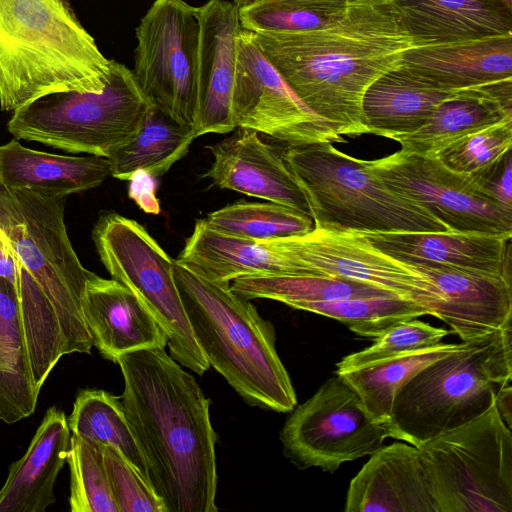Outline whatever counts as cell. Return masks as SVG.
I'll use <instances>...</instances> for the list:
<instances>
[{
    "label": "cell",
    "mask_w": 512,
    "mask_h": 512,
    "mask_svg": "<svg viewBox=\"0 0 512 512\" xmlns=\"http://www.w3.org/2000/svg\"><path fill=\"white\" fill-rule=\"evenodd\" d=\"M252 36L300 101L339 135L352 137L368 134L362 114L366 90L420 46L392 0H346L322 27Z\"/></svg>",
    "instance_id": "obj_1"
},
{
    "label": "cell",
    "mask_w": 512,
    "mask_h": 512,
    "mask_svg": "<svg viewBox=\"0 0 512 512\" xmlns=\"http://www.w3.org/2000/svg\"><path fill=\"white\" fill-rule=\"evenodd\" d=\"M124 412L167 512H216L210 399L164 347L120 355Z\"/></svg>",
    "instance_id": "obj_2"
},
{
    "label": "cell",
    "mask_w": 512,
    "mask_h": 512,
    "mask_svg": "<svg viewBox=\"0 0 512 512\" xmlns=\"http://www.w3.org/2000/svg\"><path fill=\"white\" fill-rule=\"evenodd\" d=\"M67 197L50 198L0 184V230L17 260L18 295L30 373L44 381L63 355L90 354L82 299L92 274L65 225Z\"/></svg>",
    "instance_id": "obj_3"
},
{
    "label": "cell",
    "mask_w": 512,
    "mask_h": 512,
    "mask_svg": "<svg viewBox=\"0 0 512 512\" xmlns=\"http://www.w3.org/2000/svg\"><path fill=\"white\" fill-rule=\"evenodd\" d=\"M111 60L67 0H0V108L55 92L100 93Z\"/></svg>",
    "instance_id": "obj_4"
},
{
    "label": "cell",
    "mask_w": 512,
    "mask_h": 512,
    "mask_svg": "<svg viewBox=\"0 0 512 512\" xmlns=\"http://www.w3.org/2000/svg\"><path fill=\"white\" fill-rule=\"evenodd\" d=\"M174 278L194 338L212 366L250 406L279 413L297 403L276 350V333L256 307L228 283L174 262Z\"/></svg>",
    "instance_id": "obj_5"
},
{
    "label": "cell",
    "mask_w": 512,
    "mask_h": 512,
    "mask_svg": "<svg viewBox=\"0 0 512 512\" xmlns=\"http://www.w3.org/2000/svg\"><path fill=\"white\" fill-rule=\"evenodd\" d=\"M512 376V323L462 341L418 372L395 397L391 421L417 446L484 413Z\"/></svg>",
    "instance_id": "obj_6"
},
{
    "label": "cell",
    "mask_w": 512,
    "mask_h": 512,
    "mask_svg": "<svg viewBox=\"0 0 512 512\" xmlns=\"http://www.w3.org/2000/svg\"><path fill=\"white\" fill-rule=\"evenodd\" d=\"M283 158L309 204L314 227L358 233L452 232L385 185L367 161L332 143L290 146Z\"/></svg>",
    "instance_id": "obj_7"
},
{
    "label": "cell",
    "mask_w": 512,
    "mask_h": 512,
    "mask_svg": "<svg viewBox=\"0 0 512 512\" xmlns=\"http://www.w3.org/2000/svg\"><path fill=\"white\" fill-rule=\"evenodd\" d=\"M152 106L132 70L111 60L102 92L44 95L13 112L7 129L18 140L111 159L135 138Z\"/></svg>",
    "instance_id": "obj_8"
},
{
    "label": "cell",
    "mask_w": 512,
    "mask_h": 512,
    "mask_svg": "<svg viewBox=\"0 0 512 512\" xmlns=\"http://www.w3.org/2000/svg\"><path fill=\"white\" fill-rule=\"evenodd\" d=\"M416 447L437 512L512 511V433L495 403Z\"/></svg>",
    "instance_id": "obj_9"
},
{
    "label": "cell",
    "mask_w": 512,
    "mask_h": 512,
    "mask_svg": "<svg viewBox=\"0 0 512 512\" xmlns=\"http://www.w3.org/2000/svg\"><path fill=\"white\" fill-rule=\"evenodd\" d=\"M93 241L111 276L149 309L168 338L170 356L203 375L209 363L191 330L174 278V262L148 231L133 219L105 213L96 222Z\"/></svg>",
    "instance_id": "obj_10"
},
{
    "label": "cell",
    "mask_w": 512,
    "mask_h": 512,
    "mask_svg": "<svg viewBox=\"0 0 512 512\" xmlns=\"http://www.w3.org/2000/svg\"><path fill=\"white\" fill-rule=\"evenodd\" d=\"M279 437L284 455L298 469L318 467L330 473L370 455L387 438L403 441L392 422L380 423L369 415L357 392L337 374L292 410Z\"/></svg>",
    "instance_id": "obj_11"
},
{
    "label": "cell",
    "mask_w": 512,
    "mask_h": 512,
    "mask_svg": "<svg viewBox=\"0 0 512 512\" xmlns=\"http://www.w3.org/2000/svg\"><path fill=\"white\" fill-rule=\"evenodd\" d=\"M135 32L132 72L141 90L154 107L196 131L198 7L155 0Z\"/></svg>",
    "instance_id": "obj_12"
},
{
    "label": "cell",
    "mask_w": 512,
    "mask_h": 512,
    "mask_svg": "<svg viewBox=\"0 0 512 512\" xmlns=\"http://www.w3.org/2000/svg\"><path fill=\"white\" fill-rule=\"evenodd\" d=\"M367 164L391 190L424 207L452 232L512 236V210L470 174L455 172L436 157L399 150Z\"/></svg>",
    "instance_id": "obj_13"
},
{
    "label": "cell",
    "mask_w": 512,
    "mask_h": 512,
    "mask_svg": "<svg viewBox=\"0 0 512 512\" xmlns=\"http://www.w3.org/2000/svg\"><path fill=\"white\" fill-rule=\"evenodd\" d=\"M310 276L369 284L424 306L433 313L435 289L413 265L375 248L362 234L314 227L310 232L261 241Z\"/></svg>",
    "instance_id": "obj_14"
},
{
    "label": "cell",
    "mask_w": 512,
    "mask_h": 512,
    "mask_svg": "<svg viewBox=\"0 0 512 512\" xmlns=\"http://www.w3.org/2000/svg\"><path fill=\"white\" fill-rule=\"evenodd\" d=\"M232 108L236 127L264 133L290 146L344 141L300 101L252 33L244 29L237 40Z\"/></svg>",
    "instance_id": "obj_15"
},
{
    "label": "cell",
    "mask_w": 512,
    "mask_h": 512,
    "mask_svg": "<svg viewBox=\"0 0 512 512\" xmlns=\"http://www.w3.org/2000/svg\"><path fill=\"white\" fill-rule=\"evenodd\" d=\"M197 137L225 134L237 127L232 108L237 40L242 29L238 5L209 0L198 7Z\"/></svg>",
    "instance_id": "obj_16"
},
{
    "label": "cell",
    "mask_w": 512,
    "mask_h": 512,
    "mask_svg": "<svg viewBox=\"0 0 512 512\" xmlns=\"http://www.w3.org/2000/svg\"><path fill=\"white\" fill-rule=\"evenodd\" d=\"M207 148L213 162L203 177L220 189L286 205L310 215L306 196L285 163L283 152L264 142L259 132L237 127L231 136Z\"/></svg>",
    "instance_id": "obj_17"
},
{
    "label": "cell",
    "mask_w": 512,
    "mask_h": 512,
    "mask_svg": "<svg viewBox=\"0 0 512 512\" xmlns=\"http://www.w3.org/2000/svg\"><path fill=\"white\" fill-rule=\"evenodd\" d=\"M435 289L432 316L462 341L512 323L511 280L437 263H409Z\"/></svg>",
    "instance_id": "obj_18"
},
{
    "label": "cell",
    "mask_w": 512,
    "mask_h": 512,
    "mask_svg": "<svg viewBox=\"0 0 512 512\" xmlns=\"http://www.w3.org/2000/svg\"><path fill=\"white\" fill-rule=\"evenodd\" d=\"M369 456L350 481L345 512H437L417 447L400 440Z\"/></svg>",
    "instance_id": "obj_19"
},
{
    "label": "cell",
    "mask_w": 512,
    "mask_h": 512,
    "mask_svg": "<svg viewBox=\"0 0 512 512\" xmlns=\"http://www.w3.org/2000/svg\"><path fill=\"white\" fill-rule=\"evenodd\" d=\"M82 311L93 346L115 363L125 353L166 347L168 338L143 302L127 287L92 272L87 280Z\"/></svg>",
    "instance_id": "obj_20"
},
{
    "label": "cell",
    "mask_w": 512,
    "mask_h": 512,
    "mask_svg": "<svg viewBox=\"0 0 512 512\" xmlns=\"http://www.w3.org/2000/svg\"><path fill=\"white\" fill-rule=\"evenodd\" d=\"M375 248L405 263H437L511 280V237L473 232H369Z\"/></svg>",
    "instance_id": "obj_21"
},
{
    "label": "cell",
    "mask_w": 512,
    "mask_h": 512,
    "mask_svg": "<svg viewBox=\"0 0 512 512\" xmlns=\"http://www.w3.org/2000/svg\"><path fill=\"white\" fill-rule=\"evenodd\" d=\"M400 67L451 90L512 80V34L413 47Z\"/></svg>",
    "instance_id": "obj_22"
},
{
    "label": "cell",
    "mask_w": 512,
    "mask_h": 512,
    "mask_svg": "<svg viewBox=\"0 0 512 512\" xmlns=\"http://www.w3.org/2000/svg\"><path fill=\"white\" fill-rule=\"evenodd\" d=\"M421 46L512 34L511 0H392Z\"/></svg>",
    "instance_id": "obj_23"
},
{
    "label": "cell",
    "mask_w": 512,
    "mask_h": 512,
    "mask_svg": "<svg viewBox=\"0 0 512 512\" xmlns=\"http://www.w3.org/2000/svg\"><path fill=\"white\" fill-rule=\"evenodd\" d=\"M71 431L65 413L48 408L26 452L13 462L0 489V512H45L66 462Z\"/></svg>",
    "instance_id": "obj_24"
},
{
    "label": "cell",
    "mask_w": 512,
    "mask_h": 512,
    "mask_svg": "<svg viewBox=\"0 0 512 512\" xmlns=\"http://www.w3.org/2000/svg\"><path fill=\"white\" fill-rule=\"evenodd\" d=\"M111 175L102 156H66L23 146L18 139L0 145V184L50 198L67 197L101 185Z\"/></svg>",
    "instance_id": "obj_25"
},
{
    "label": "cell",
    "mask_w": 512,
    "mask_h": 512,
    "mask_svg": "<svg viewBox=\"0 0 512 512\" xmlns=\"http://www.w3.org/2000/svg\"><path fill=\"white\" fill-rule=\"evenodd\" d=\"M512 119V80L461 90L441 103L418 130L389 138L407 153L436 157L460 138Z\"/></svg>",
    "instance_id": "obj_26"
},
{
    "label": "cell",
    "mask_w": 512,
    "mask_h": 512,
    "mask_svg": "<svg viewBox=\"0 0 512 512\" xmlns=\"http://www.w3.org/2000/svg\"><path fill=\"white\" fill-rule=\"evenodd\" d=\"M175 262L209 280L228 284L256 274L310 276L263 242L225 235L209 227L204 219L196 221Z\"/></svg>",
    "instance_id": "obj_27"
},
{
    "label": "cell",
    "mask_w": 512,
    "mask_h": 512,
    "mask_svg": "<svg viewBox=\"0 0 512 512\" xmlns=\"http://www.w3.org/2000/svg\"><path fill=\"white\" fill-rule=\"evenodd\" d=\"M461 90L430 82L402 67L379 77L362 99L363 121L368 133L389 138L422 127L444 101Z\"/></svg>",
    "instance_id": "obj_28"
},
{
    "label": "cell",
    "mask_w": 512,
    "mask_h": 512,
    "mask_svg": "<svg viewBox=\"0 0 512 512\" xmlns=\"http://www.w3.org/2000/svg\"><path fill=\"white\" fill-rule=\"evenodd\" d=\"M38 396L30 375L17 291L0 277V420L12 424L30 416Z\"/></svg>",
    "instance_id": "obj_29"
},
{
    "label": "cell",
    "mask_w": 512,
    "mask_h": 512,
    "mask_svg": "<svg viewBox=\"0 0 512 512\" xmlns=\"http://www.w3.org/2000/svg\"><path fill=\"white\" fill-rule=\"evenodd\" d=\"M196 138L193 127L174 121L152 106L135 138L110 159L111 176L129 181L142 170L160 177L188 153Z\"/></svg>",
    "instance_id": "obj_30"
},
{
    "label": "cell",
    "mask_w": 512,
    "mask_h": 512,
    "mask_svg": "<svg viewBox=\"0 0 512 512\" xmlns=\"http://www.w3.org/2000/svg\"><path fill=\"white\" fill-rule=\"evenodd\" d=\"M460 343H438L407 352L371 366L339 373L360 396L377 422L388 423L395 397L404 385L430 363L451 353Z\"/></svg>",
    "instance_id": "obj_31"
},
{
    "label": "cell",
    "mask_w": 512,
    "mask_h": 512,
    "mask_svg": "<svg viewBox=\"0 0 512 512\" xmlns=\"http://www.w3.org/2000/svg\"><path fill=\"white\" fill-rule=\"evenodd\" d=\"M230 288L235 294L248 300L271 299L290 307L300 302L394 295L378 287L347 279L287 274L243 276L234 279Z\"/></svg>",
    "instance_id": "obj_32"
},
{
    "label": "cell",
    "mask_w": 512,
    "mask_h": 512,
    "mask_svg": "<svg viewBox=\"0 0 512 512\" xmlns=\"http://www.w3.org/2000/svg\"><path fill=\"white\" fill-rule=\"evenodd\" d=\"M67 423L71 434L116 448L148 481L146 464L121 397L102 389L81 390Z\"/></svg>",
    "instance_id": "obj_33"
},
{
    "label": "cell",
    "mask_w": 512,
    "mask_h": 512,
    "mask_svg": "<svg viewBox=\"0 0 512 512\" xmlns=\"http://www.w3.org/2000/svg\"><path fill=\"white\" fill-rule=\"evenodd\" d=\"M212 229L252 241L303 235L314 228L310 215L274 202H236L209 213L204 218Z\"/></svg>",
    "instance_id": "obj_34"
},
{
    "label": "cell",
    "mask_w": 512,
    "mask_h": 512,
    "mask_svg": "<svg viewBox=\"0 0 512 512\" xmlns=\"http://www.w3.org/2000/svg\"><path fill=\"white\" fill-rule=\"evenodd\" d=\"M292 308L336 319L354 333L370 339L380 337L399 323L429 315L419 303L395 295L300 302Z\"/></svg>",
    "instance_id": "obj_35"
},
{
    "label": "cell",
    "mask_w": 512,
    "mask_h": 512,
    "mask_svg": "<svg viewBox=\"0 0 512 512\" xmlns=\"http://www.w3.org/2000/svg\"><path fill=\"white\" fill-rule=\"evenodd\" d=\"M346 0H254L238 6L242 29L252 33L299 32L322 27Z\"/></svg>",
    "instance_id": "obj_36"
},
{
    "label": "cell",
    "mask_w": 512,
    "mask_h": 512,
    "mask_svg": "<svg viewBox=\"0 0 512 512\" xmlns=\"http://www.w3.org/2000/svg\"><path fill=\"white\" fill-rule=\"evenodd\" d=\"M66 462L70 470L71 512H119L102 444L71 434Z\"/></svg>",
    "instance_id": "obj_37"
},
{
    "label": "cell",
    "mask_w": 512,
    "mask_h": 512,
    "mask_svg": "<svg viewBox=\"0 0 512 512\" xmlns=\"http://www.w3.org/2000/svg\"><path fill=\"white\" fill-rule=\"evenodd\" d=\"M511 148L512 119H507L460 138L436 158L455 172L474 174L495 165Z\"/></svg>",
    "instance_id": "obj_38"
},
{
    "label": "cell",
    "mask_w": 512,
    "mask_h": 512,
    "mask_svg": "<svg viewBox=\"0 0 512 512\" xmlns=\"http://www.w3.org/2000/svg\"><path fill=\"white\" fill-rule=\"evenodd\" d=\"M449 332L417 318L404 321L375 339L374 344L343 357L336 374L371 366L395 356L428 348L441 342Z\"/></svg>",
    "instance_id": "obj_39"
},
{
    "label": "cell",
    "mask_w": 512,
    "mask_h": 512,
    "mask_svg": "<svg viewBox=\"0 0 512 512\" xmlns=\"http://www.w3.org/2000/svg\"><path fill=\"white\" fill-rule=\"evenodd\" d=\"M103 452L119 512H167L150 483L116 448L103 445Z\"/></svg>",
    "instance_id": "obj_40"
},
{
    "label": "cell",
    "mask_w": 512,
    "mask_h": 512,
    "mask_svg": "<svg viewBox=\"0 0 512 512\" xmlns=\"http://www.w3.org/2000/svg\"><path fill=\"white\" fill-rule=\"evenodd\" d=\"M470 175L491 198L512 210L511 150L495 165Z\"/></svg>",
    "instance_id": "obj_41"
},
{
    "label": "cell",
    "mask_w": 512,
    "mask_h": 512,
    "mask_svg": "<svg viewBox=\"0 0 512 512\" xmlns=\"http://www.w3.org/2000/svg\"><path fill=\"white\" fill-rule=\"evenodd\" d=\"M155 177L145 171H136L129 179L128 195L147 214L160 213V202L156 195Z\"/></svg>",
    "instance_id": "obj_42"
},
{
    "label": "cell",
    "mask_w": 512,
    "mask_h": 512,
    "mask_svg": "<svg viewBox=\"0 0 512 512\" xmlns=\"http://www.w3.org/2000/svg\"><path fill=\"white\" fill-rule=\"evenodd\" d=\"M18 267L16 256L8 243L5 234L0 230V277L16 286Z\"/></svg>",
    "instance_id": "obj_43"
},
{
    "label": "cell",
    "mask_w": 512,
    "mask_h": 512,
    "mask_svg": "<svg viewBox=\"0 0 512 512\" xmlns=\"http://www.w3.org/2000/svg\"><path fill=\"white\" fill-rule=\"evenodd\" d=\"M495 406L504 421L511 429L512 424V388L510 382L501 385L494 398Z\"/></svg>",
    "instance_id": "obj_44"
},
{
    "label": "cell",
    "mask_w": 512,
    "mask_h": 512,
    "mask_svg": "<svg viewBox=\"0 0 512 512\" xmlns=\"http://www.w3.org/2000/svg\"><path fill=\"white\" fill-rule=\"evenodd\" d=\"M252 1H254V0H234V3H236L239 6V5L246 4V3H249Z\"/></svg>",
    "instance_id": "obj_45"
}]
</instances>
